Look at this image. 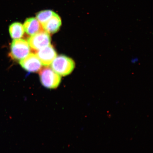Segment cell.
I'll return each instance as SVG.
<instances>
[{"mask_svg":"<svg viewBox=\"0 0 153 153\" xmlns=\"http://www.w3.org/2000/svg\"><path fill=\"white\" fill-rule=\"evenodd\" d=\"M62 23L60 16L54 12L52 16L42 26L45 31L49 34H53L58 31Z\"/></svg>","mask_w":153,"mask_h":153,"instance_id":"8","label":"cell"},{"mask_svg":"<svg viewBox=\"0 0 153 153\" xmlns=\"http://www.w3.org/2000/svg\"><path fill=\"white\" fill-rule=\"evenodd\" d=\"M54 13L51 10L42 11L37 13L36 18L42 25L52 16Z\"/></svg>","mask_w":153,"mask_h":153,"instance_id":"10","label":"cell"},{"mask_svg":"<svg viewBox=\"0 0 153 153\" xmlns=\"http://www.w3.org/2000/svg\"><path fill=\"white\" fill-rule=\"evenodd\" d=\"M24 31L23 25L20 23H13L9 26L10 34L13 39H20L23 36Z\"/></svg>","mask_w":153,"mask_h":153,"instance_id":"9","label":"cell"},{"mask_svg":"<svg viewBox=\"0 0 153 153\" xmlns=\"http://www.w3.org/2000/svg\"><path fill=\"white\" fill-rule=\"evenodd\" d=\"M50 34L45 30L32 35L28 38V43L34 51H37L51 45Z\"/></svg>","mask_w":153,"mask_h":153,"instance_id":"4","label":"cell"},{"mask_svg":"<svg viewBox=\"0 0 153 153\" xmlns=\"http://www.w3.org/2000/svg\"><path fill=\"white\" fill-rule=\"evenodd\" d=\"M23 26L24 31L31 36L45 30L42 24L36 18H30L27 19Z\"/></svg>","mask_w":153,"mask_h":153,"instance_id":"7","label":"cell"},{"mask_svg":"<svg viewBox=\"0 0 153 153\" xmlns=\"http://www.w3.org/2000/svg\"><path fill=\"white\" fill-rule=\"evenodd\" d=\"M10 55L15 60H21L30 53V48L27 42L22 39L13 40L11 45Z\"/></svg>","mask_w":153,"mask_h":153,"instance_id":"3","label":"cell"},{"mask_svg":"<svg viewBox=\"0 0 153 153\" xmlns=\"http://www.w3.org/2000/svg\"><path fill=\"white\" fill-rule=\"evenodd\" d=\"M51 64V68L62 76L68 75L71 73L75 67L73 60L63 55L56 56Z\"/></svg>","mask_w":153,"mask_h":153,"instance_id":"1","label":"cell"},{"mask_svg":"<svg viewBox=\"0 0 153 153\" xmlns=\"http://www.w3.org/2000/svg\"><path fill=\"white\" fill-rule=\"evenodd\" d=\"M21 66L24 69L30 72H35L41 70L42 63L37 55L30 53L20 62Z\"/></svg>","mask_w":153,"mask_h":153,"instance_id":"5","label":"cell"},{"mask_svg":"<svg viewBox=\"0 0 153 153\" xmlns=\"http://www.w3.org/2000/svg\"><path fill=\"white\" fill-rule=\"evenodd\" d=\"M39 76L42 85L48 88H56L61 82L60 76L48 66L41 69Z\"/></svg>","mask_w":153,"mask_h":153,"instance_id":"2","label":"cell"},{"mask_svg":"<svg viewBox=\"0 0 153 153\" xmlns=\"http://www.w3.org/2000/svg\"><path fill=\"white\" fill-rule=\"evenodd\" d=\"M36 55L42 65L46 67L51 64L56 58L57 53L52 46L50 45L37 51Z\"/></svg>","mask_w":153,"mask_h":153,"instance_id":"6","label":"cell"}]
</instances>
